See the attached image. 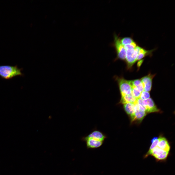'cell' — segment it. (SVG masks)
Masks as SVG:
<instances>
[{
	"mask_svg": "<svg viewBox=\"0 0 175 175\" xmlns=\"http://www.w3.org/2000/svg\"><path fill=\"white\" fill-rule=\"evenodd\" d=\"M22 70L17 66H0V76L5 79H9L16 76H23Z\"/></svg>",
	"mask_w": 175,
	"mask_h": 175,
	"instance_id": "6da1fadb",
	"label": "cell"
},
{
	"mask_svg": "<svg viewBox=\"0 0 175 175\" xmlns=\"http://www.w3.org/2000/svg\"><path fill=\"white\" fill-rule=\"evenodd\" d=\"M117 80L121 96L131 94L132 88L130 81L122 78H117Z\"/></svg>",
	"mask_w": 175,
	"mask_h": 175,
	"instance_id": "7a4b0ae2",
	"label": "cell"
},
{
	"mask_svg": "<svg viewBox=\"0 0 175 175\" xmlns=\"http://www.w3.org/2000/svg\"><path fill=\"white\" fill-rule=\"evenodd\" d=\"M114 37L113 45L116 51L117 58L122 60H125L126 51L121 43V39L115 34Z\"/></svg>",
	"mask_w": 175,
	"mask_h": 175,
	"instance_id": "3957f363",
	"label": "cell"
},
{
	"mask_svg": "<svg viewBox=\"0 0 175 175\" xmlns=\"http://www.w3.org/2000/svg\"><path fill=\"white\" fill-rule=\"evenodd\" d=\"M143 105L146 109V113L158 112L159 110L158 109L153 101L151 98L143 100Z\"/></svg>",
	"mask_w": 175,
	"mask_h": 175,
	"instance_id": "277c9868",
	"label": "cell"
},
{
	"mask_svg": "<svg viewBox=\"0 0 175 175\" xmlns=\"http://www.w3.org/2000/svg\"><path fill=\"white\" fill-rule=\"evenodd\" d=\"M154 75L149 74L142 78L140 79L144 90L149 92L151 90L152 87V79Z\"/></svg>",
	"mask_w": 175,
	"mask_h": 175,
	"instance_id": "5b68a950",
	"label": "cell"
},
{
	"mask_svg": "<svg viewBox=\"0 0 175 175\" xmlns=\"http://www.w3.org/2000/svg\"><path fill=\"white\" fill-rule=\"evenodd\" d=\"M106 138V136L102 132L97 130H94L86 137L82 138L84 141L88 138H92L98 140L104 141Z\"/></svg>",
	"mask_w": 175,
	"mask_h": 175,
	"instance_id": "8992f818",
	"label": "cell"
},
{
	"mask_svg": "<svg viewBox=\"0 0 175 175\" xmlns=\"http://www.w3.org/2000/svg\"><path fill=\"white\" fill-rule=\"evenodd\" d=\"M134 49H129L126 50L125 60L128 68H130L135 62L136 60L134 57L133 53Z\"/></svg>",
	"mask_w": 175,
	"mask_h": 175,
	"instance_id": "52a82bcc",
	"label": "cell"
},
{
	"mask_svg": "<svg viewBox=\"0 0 175 175\" xmlns=\"http://www.w3.org/2000/svg\"><path fill=\"white\" fill-rule=\"evenodd\" d=\"M84 141L86 142V146L88 148L95 149L100 147L102 145L103 141L92 138H88Z\"/></svg>",
	"mask_w": 175,
	"mask_h": 175,
	"instance_id": "ba28073f",
	"label": "cell"
},
{
	"mask_svg": "<svg viewBox=\"0 0 175 175\" xmlns=\"http://www.w3.org/2000/svg\"><path fill=\"white\" fill-rule=\"evenodd\" d=\"M146 113L139 109L138 106L135 107V112L133 115L131 117L132 121H141L146 115Z\"/></svg>",
	"mask_w": 175,
	"mask_h": 175,
	"instance_id": "9c48e42d",
	"label": "cell"
},
{
	"mask_svg": "<svg viewBox=\"0 0 175 175\" xmlns=\"http://www.w3.org/2000/svg\"><path fill=\"white\" fill-rule=\"evenodd\" d=\"M159 139L157 146L165 151L169 152L170 147L167 140L162 137L159 138Z\"/></svg>",
	"mask_w": 175,
	"mask_h": 175,
	"instance_id": "30bf717a",
	"label": "cell"
},
{
	"mask_svg": "<svg viewBox=\"0 0 175 175\" xmlns=\"http://www.w3.org/2000/svg\"><path fill=\"white\" fill-rule=\"evenodd\" d=\"M137 99L131 94L121 96L119 103L123 104L128 103H135L137 102Z\"/></svg>",
	"mask_w": 175,
	"mask_h": 175,
	"instance_id": "8fae6325",
	"label": "cell"
},
{
	"mask_svg": "<svg viewBox=\"0 0 175 175\" xmlns=\"http://www.w3.org/2000/svg\"><path fill=\"white\" fill-rule=\"evenodd\" d=\"M123 108L126 113L131 117L135 112V103H128L123 104Z\"/></svg>",
	"mask_w": 175,
	"mask_h": 175,
	"instance_id": "7c38bea8",
	"label": "cell"
},
{
	"mask_svg": "<svg viewBox=\"0 0 175 175\" xmlns=\"http://www.w3.org/2000/svg\"><path fill=\"white\" fill-rule=\"evenodd\" d=\"M169 154V152L165 151L163 153L154 157L158 162L164 161L166 159Z\"/></svg>",
	"mask_w": 175,
	"mask_h": 175,
	"instance_id": "4fadbf2b",
	"label": "cell"
},
{
	"mask_svg": "<svg viewBox=\"0 0 175 175\" xmlns=\"http://www.w3.org/2000/svg\"><path fill=\"white\" fill-rule=\"evenodd\" d=\"M148 52V51L141 48L137 58V60H139L143 58Z\"/></svg>",
	"mask_w": 175,
	"mask_h": 175,
	"instance_id": "5bb4252c",
	"label": "cell"
},
{
	"mask_svg": "<svg viewBox=\"0 0 175 175\" xmlns=\"http://www.w3.org/2000/svg\"><path fill=\"white\" fill-rule=\"evenodd\" d=\"M131 94L134 97L138 99L140 98L141 92L135 87H132Z\"/></svg>",
	"mask_w": 175,
	"mask_h": 175,
	"instance_id": "9a60e30c",
	"label": "cell"
},
{
	"mask_svg": "<svg viewBox=\"0 0 175 175\" xmlns=\"http://www.w3.org/2000/svg\"><path fill=\"white\" fill-rule=\"evenodd\" d=\"M121 42L123 45L130 44L134 41L133 39L130 37H125L121 39Z\"/></svg>",
	"mask_w": 175,
	"mask_h": 175,
	"instance_id": "2e32d148",
	"label": "cell"
},
{
	"mask_svg": "<svg viewBox=\"0 0 175 175\" xmlns=\"http://www.w3.org/2000/svg\"><path fill=\"white\" fill-rule=\"evenodd\" d=\"M150 96L149 92L143 91L141 93L140 98L143 100H145L150 98Z\"/></svg>",
	"mask_w": 175,
	"mask_h": 175,
	"instance_id": "e0dca14e",
	"label": "cell"
},
{
	"mask_svg": "<svg viewBox=\"0 0 175 175\" xmlns=\"http://www.w3.org/2000/svg\"><path fill=\"white\" fill-rule=\"evenodd\" d=\"M123 46L125 50H126L129 49H134L137 46L136 43L134 42L131 44L125 45Z\"/></svg>",
	"mask_w": 175,
	"mask_h": 175,
	"instance_id": "ac0fdd59",
	"label": "cell"
},
{
	"mask_svg": "<svg viewBox=\"0 0 175 175\" xmlns=\"http://www.w3.org/2000/svg\"><path fill=\"white\" fill-rule=\"evenodd\" d=\"M159 138L154 141L151 142V144L149 148V149L147 152L151 151L155 147L157 146L158 143L159 141Z\"/></svg>",
	"mask_w": 175,
	"mask_h": 175,
	"instance_id": "d6986e66",
	"label": "cell"
},
{
	"mask_svg": "<svg viewBox=\"0 0 175 175\" xmlns=\"http://www.w3.org/2000/svg\"><path fill=\"white\" fill-rule=\"evenodd\" d=\"M142 60H141L140 61H138V64H137L138 66V67H140V65L142 64Z\"/></svg>",
	"mask_w": 175,
	"mask_h": 175,
	"instance_id": "ffe728a7",
	"label": "cell"
}]
</instances>
